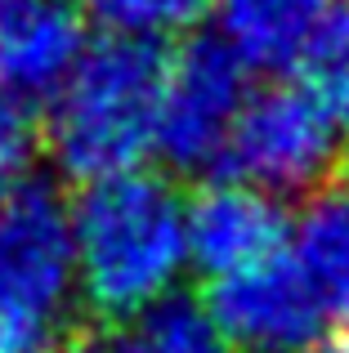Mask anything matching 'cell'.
<instances>
[{
	"mask_svg": "<svg viewBox=\"0 0 349 353\" xmlns=\"http://www.w3.org/2000/svg\"><path fill=\"white\" fill-rule=\"evenodd\" d=\"M296 81L349 117V0H336L296 63Z\"/></svg>",
	"mask_w": 349,
	"mask_h": 353,
	"instance_id": "4fadbf2b",
	"label": "cell"
},
{
	"mask_svg": "<svg viewBox=\"0 0 349 353\" xmlns=\"http://www.w3.org/2000/svg\"><path fill=\"white\" fill-rule=\"evenodd\" d=\"M72 250L81 300L108 322L134 318L174 295L188 268L183 197L152 170L86 183L72 206Z\"/></svg>",
	"mask_w": 349,
	"mask_h": 353,
	"instance_id": "6da1fadb",
	"label": "cell"
},
{
	"mask_svg": "<svg viewBox=\"0 0 349 353\" xmlns=\"http://www.w3.org/2000/svg\"><path fill=\"white\" fill-rule=\"evenodd\" d=\"M90 50L81 9L72 0H36L0 32V85L27 99L59 94Z\"/></svg>",
	"mask_w": 349,
	"mask_h": 353,
	"instance_id": "ba28073f",
	"label": "cell"
},
{
	"mask_svg": "<svg viewBox=\"0 0 349 353\" xmlns=\"http://www.w3.org/2000/svg\"><path fill=\"white\" fill-rule=\"evenodd\" d=\"M32 152H36L32 108L0 85V183L18 179V174H23V165L32 161Z\"/></svg>",
	"mask_w": 349,
	"mask_h": 353,
	"instance_id": "5bb4252c",
	"label": "cell"
},
{
	"mask_svg": "<svg viewBox=\"0 0 349 353\" xmlns=\"http://www.w3.org/2000/svg\"><path fill=\"white\" fill-rule=\"evenodd\" d=\"M215 0H77L81 14L108 27V36H126V41H166L197 23Z\"/></svg>",
	"mask_w": 349,
	"mask_h": 353,
	"instance_id": "7c38bea8",
	"label": "cell"
},
{
	"mask_svg": "<svg viewBox=\"0 0 349 353\" xmlns=\"http://www.w3.org/2000/svg\"><path fill=\"white\" fill-rule=\"evenodd\" d=\"M68 353H237L206 313V304L188 295H166L161 304L112 322L99 340H81Z\"/></svg>",
	"mask_w": 349,
	"mask_h": 353,
	"instance_id": "8fae6325",
	"label": "cell"
},
{
	"mask_svg": "<svg viewBox=\"0 0 349 353\" xmlns=\"http://www.w3.org/2000/svg\"><path fill=\"white\" fill-rule=\"evenodd\" d=\"M287 255L318 295L327 322H349V192H318L287 233Z\"/></svg>",
	"mask_w": 349,
	"mask_h": 353,
	"instance_id": "30bf717a",
	"label": "cell"
},
{
	"mask_svg": "<svg viewBox=\"0 0 349 353\" xmlns=\"http://www.w3.org/2000/svg\"><path fill=\"white\" fill-rule=\"evenodd\" d=\"M291 219L282 215L278 197L237 179L201 183L197 197L183 201V237H188V264L210 282L273 259L287 246Z\"/></svg>",
	"mask_w": 349,
	"mask_h": 353,
	"instance_id": "52a82bcc",
	"label": "cell"
},
{
	"mask_svg": "<svg viewBox=\"0 0 349 353\" xmlns=\"http://www.w3.org/2000/svg\"><path fill=\"white\" fill-rule=\"evenodd\" d=\"M32 5H36V0H0V32H5L23 9H32Z\"/></svg>",
	"mask_w": 349,
	"mask_h": 353,
	"instance_id": "9a60e30c",
	"label": "cell"
},
{
	"mask_svg": "<svg viewBox=\"0 0 349 353\" xmlns=\"http://www.w3.org/2000/svg\"><path fill=\"white\" fill-rule=\"evenodd\" d=\"M323 353H349V322H345V327H336L332 336L323 340Z\"/></svg>",
	"mask_w": 349,
	"mask_h": 353,
	"instance_id": "2e32d148",
	"label": "cell"
},
{
	"mask_svg": "<svg viewBox=\"0 0 349 353\" xmlns=\"http://www.w3.org/2000/svg\"><path fill=\"white\" fill-rule=\"evenodd\" d=\"M336 157L341 112L291 77L251 90L219 165L237 183H251L269 197H291L318 188L336 170Z\"/></svg>",
	"mask_w": 349,
	"mask_h": 353,
	"instance_id": "277c9868",
	"label": "cell"
},
{
	"mask_svg": "<svg viewBox=\"0 0 349 353\" xmlns=\"http://www.w3.org/2000/svg\"><path fill=\"white\" fill-rule=\"evenodd\" d=\"M77 300L72 206L50 179L0 183V353H41Z\"/></svg>",
	"mask_w": 349,
	"mask_h": 353,
	"instance_id": "3957f363",
	"label": "cell"
},
{
	"mask_svg": "<svg viewBox=\"0 0 349 353\" xmlns=\"http://www.w3.org/2000/svg\"><path fill=\"white\" fill-rule=\"evenodd\" d=\"M206 313L237 353H305L332 336V322L287 246L246 273L210 282Z\"/></svg>",
	"mask_w": 349,
	"mask_h": 353,
	"instance_id": "8992f818",
	"label": "cell"
},
{
	"mask_svg": "<svg viewBox=\"0 0 349 353\" xmlns=\"http://www.w3.org/2000/svg\"><path fill=\"white\" fill-rule=\"evenodd\" d=\"M251 85L219 36H192L166 59L157 112V152L179 170L219 165Z\"/></svg>",
	"mask_w": 349,
	"mask_h": 353,
	"instance_id": "5b68a950",
	"label": "cell"
},
{
	"mask_svg": "<svg viewBox=\"0 0 349 353\" xmlns=\"http://www.w3.org/2000/svg\"><path fill=\"white\" fill-rule=\"evenodd\" d=\"M336 0H215L219 41L246 72H296Z\"/></svg>",
	"mask_w": 349,
	"mask_h": 353,
	"instance_id": "9c48e42d",
	"label": "cell"
},
{
	"mask_svg": "<svg viewBox=\"0 0 349 353\" xmlns=\"http://www.w3.org/2000/svg\"><path fill=\"white\" fill-rule=\"evenodd\" d=\"M166 54L148 41L103 36L81 54L77 72L50 99V152L63 174L99 183L143 170L157 148Z\"/></svg>",
	"mask_w": 349,
	"mask_h": 353,
	"instance_id": "7a4b0ae2",
	"label": "cell"
}]
</instances>
